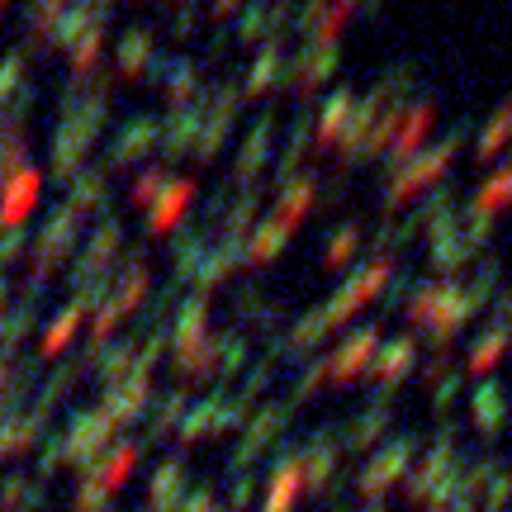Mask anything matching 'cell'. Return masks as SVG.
I'll return each instance as SVG.
<instances>
[{"instance_id": "obj_1", "label": "cell", "mask_w": 512, "mask_h": 512, "mask_svg": "<svg viewBox=\"0 0 512 512\" xmlns=\"http://www.w3.org/2000/svg\"><path fill=\"white\" fill-rule=\"evenodd\" d=\"M508 128H512V105H503L498 119L489 124V133H484V147H479V152H484V157H494L498 147H503V138H508Z\"/></svg>"}]
</instances>
